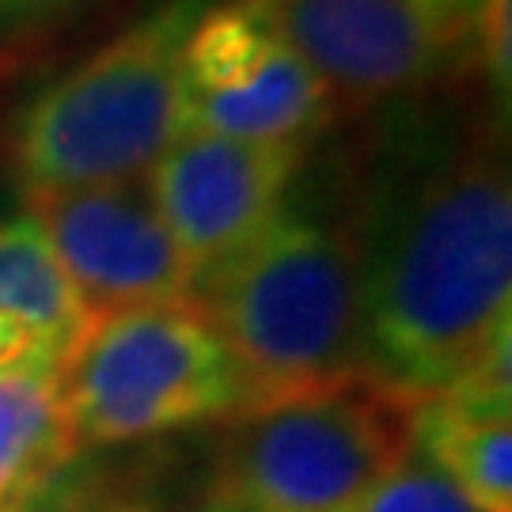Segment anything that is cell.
I'll use <instances>...</instances> for the list:
<instances>
[{
    "label": "cell",
    "instance_id": "6da1fadb",
    "mask_svg": "<svg viewBox=\"0 0 512 512\" xmlns=\"http://www.w3.org/2000/svg\"><path fill=\"white\" fill-rule=\"evenodd\" d=\"M349 167L365 380L418 406L512 327V183L494 118L437 99L380 107Z\"/></svg>",
    "mask_w": 512,
    "mask_h": 512
},
{
    "label": "cell",
    "instance_id": "7a4b0ae2",
    "mask_svg": "<svg viewBox=\"0 0 512 512\" xmlns=\"http://www.w3.org/2000/svg\"><path fill=\"white\" fill-rule=\"evenodd\" d=\"M194 308L236 372L232 418L368 384L357 262L338 217L285 205L251 247L194 285Z\"/></svg>",
    "mask_w": 512,
    "mask_h": 512
},
{
    "label": "cell",
    "instance_id": "3957f363",
    "mask_svg": "<svg viewBox=\"0 0 512 512\" xmlns=\"http://www.w3.org/2000/svg\"><path fill=\"white\" fill-rule=\"evenodd\" d=\"M209 0H160L50 80L12 126L23 194L137 183L186 133L183 50Z\"/></svg>",
    "mask_w": 512,
    "mask_h": 512
},
{
    "label": "cell",
    "instance_id": "277c9868",
    "mask_svg": "<svg viewBox=\"0 0 512 512\" xmlns=\"http://www.w3.org/2000/svg\"><path fill=\"white\" fill-rule=\"evenodd\" d=\"M54 380L80 448L232 418L239 406L232 361L194 304L95 319Z\"/></svg>",
    "mask_w": 512,
    "mask_h": 512
},
{
    "label": "cell",
    "instance_id": "5b68a950",
    "mask_svg": "<svg viewBox=\"0 0 512 512\" xmlns=\"http://www.w3.org/2000/svg\"><path fill=\"white\" fill-rule=\"evenodd\" d=\"M410 410L346 384L232 418L217 494L243 512H357L410 448Z\"/></svg>",
    "mask_w": 512,
    "mask_h": 512
},
{
    "label": "cell",
    "instance_id": "8992f818",
    "mask_svg": "<svg viewBox=\"0 0 512 512\" xmlns=\"http://www.w3.org/2000/svg\"><path fill=\"white\" fill-rule=\"evenodd\" d=\"M334 110H380L475 76V0H258Z\"/></svg>",
    "mask_w": 512,
    "mask_h": 512
},
{
    "label": "cell",
    "instance_id": "52a82bcc",
    "mask_svg": "<svg viewBox=\"0 0 512 512\" xmlns=\"http://www.w3.org/2000/svg\"><path fill=\"white\" fill-rule=\"evenodd\" d=\"M338 110L258 0L205 4L183 50V122L194 133L311 148Z\"/></svg>",
    "mask_w": 512,
    "mask_h": 512
},
{
    "label": "cell",
    "instance_id": "ba28073f",
    "mask_svg": "<svg viewBox=\"0 0 512 512\" xmlns=\"http://www.w3.org/2000/svg\"><path fill=\"white\" fill-rule=\"evenodd\" d=\"M27 217L92 319L194 304V266L156 213L145 179L35 190L27 194Z\"/></svg>",
    "mask_w": 512,
    "mask_h": 512
},
{
    "label": "cell",
    "instance_id": "9c48e42d",
    "mask_svg": "<svg viewBox=\"0 0 512 512\" xmlns=\"http://www.w3.org/2000/svg\"><path fill=\"white\" fill-rule=\"evenodd\" d=\"M308 148L232 141L186 129L145 171V190L202 281L274 224Z\"/></svg>",
    "mask_w": 512,
    "mask_h": 512
},
{
    "label": "cell",
    "instance_id": "30bf717a",
    "mask_svg": "<svg viewBox=\"0 0 512 512\" xmlns=\"http://www.w3.org/2000/svg\"><path fill=\"white\" fill-rule=\"evenodd\" d=\"M92 323L31 217L0 220V380L54 372Z\"/></svg>",
    "mask_w": 512,
    "mask_h": 512
},
{
    "label": "cell",
    "instance_id": "8fae6325",
    "mask_svg": "<svg viewBox=\"0 0 512 512\" xmlns=\"http://www.w3.org/2000/svg\"><path fill=\"white\" fill-rule=\"evenodd\" d=\"M80 440L54 372H19L0 380V512L27 509L73 459Z\"/></svg>",
    "mask_w": 512,
    "mask_h": 512
},
{
    "label": "cell",
    "instance_id": "7c38bea8",
    "mask_svg": "<svg viewBox=\"0 0 512 512\" xmlns=\"http://www.w3.org/2000/svg\"><path fill=\"white\" fill-rule=\"evenodd\" d=\"M410 444L433 459L482 512H512V425L509 418L463 414L440 399L410 410Z\"/></svg>",
    "mask_w": 512,
    "mask_h": 512
},
{
    "label": "cell",
    "instance_id": "4fadbf2b",
    "mask_svg": "<svg viewBox=\"0 0 512 512\" xmlns=\"http://www.w3.org/2000/svg\"><path fill=\"white\" fill-rule=\"evenodd\" d=\"M19 512H156V501L145 478H137L133 471L73 459Z\"/></svg>",
    "mask_w": 512,
    "mask_h": 512
},
{
    "label": "cell",
    "instance_id": "5bb4252c",
    "mask_svg": "<svg viewBox=\"0 0 512 512\" xmlns=\"http://www.w3.org/2000/svg\"><path fill=\"white\" fill-rule=\"evenodd\" d=\"M357 512H482L433 459L410 444L406 456L387 471Z\"/></svg>",
    "mask_w": 512,
    "mask_h": 512
},
{
    "label": "cell",
    "instance_id": "9a60e30c",
    "mask_svg": "<svg viewBox=\"0 0 512 512\" xmlns=\"http://www.w3.org/2000/svg\"><path fill=\"white\" fill-rule=\"evenodd\" d=\"M512 327L497 330L490 346L478 353L471 365L459 372L452 384L437 391L440 399L452 410L463 414H482V418H509L512 403Z\"/></svg>",
    "mask_w": 512,
    "mask_h": 512
},
{
    "label": "cell",
    "instance_id": "2e32d148",
    "mask_svg": "<svg viewBox=\"0 0 512 512\" xmlns=\"http://www.w3.org/2000/svg\"><path fill=\"white\" fill-rule=\"evenodd\" d=\"M512 0H475V76L490 92L494 122H509L512 99Z\"/></svg>",
    "mask_w": 512,
    "mask_h": 512
},
{
    "label": "cell",
    "instance_id": "e0dca14e",
    "mask_svg": "<svg viewBox=\"0 0 512 512\" xmlns=\"http://www.w3.org/2000/svg\"><path fill=\"white\" fill-rule=\"evenodd\" d=\"M88 0H0V50L46 35Z\"/></svg>",
    "mask_w": 512,
    "mask_h": 512
},
{
    "label": "cell",
    "instance_id": "ac0fdd59",
    "mask_svg": "<svg viewBox=\"0 0 512 512\" xmlns=\"http://www.w3.org/2000/svg\"><path fill=\"white\" fill-rule=\"evenodd\" d=\"M194 512H243V509H239V505H232L228 497L213 494V497H209V501H205V505H198V509H194Z\"/></svg>",
    "mask_w": 512,
    "mask_h": 512
}]
</instances>
